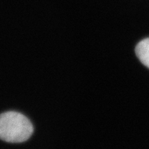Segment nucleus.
Segmentation results:
<instances>
[{
  "mask_svg": "<svg viewBox=\"0 0 149 149\" xmlns=\"http://www.w3.org/2000/svg\"><path fill=\"white\" fill-rule=\"evenodd\" d=\"M33 128L28 118L14 111L0 114V139L18 143L28 140Z\"/></svg>",
  "mask_w": 149,
  "mask_h": 149,
  "instance_id": "nucleus-1",
  "label": "nucleus"
},
{
  "mask_svg": "<svg viewBox=\"0 0 149 149\" xmlns=\"http://www.w3.org/2000/svg\"><path fill=\"white\" fill-rule=\"evenodd\" d=\"M135 53L141 63L149 69V38H146L138 43Z\"/></svg>",
  "mask_w": 149,
  "mask_h": 149,
  "instance_id": "nucleus-2",
  "label": "nucleus"
}]
</instances>
